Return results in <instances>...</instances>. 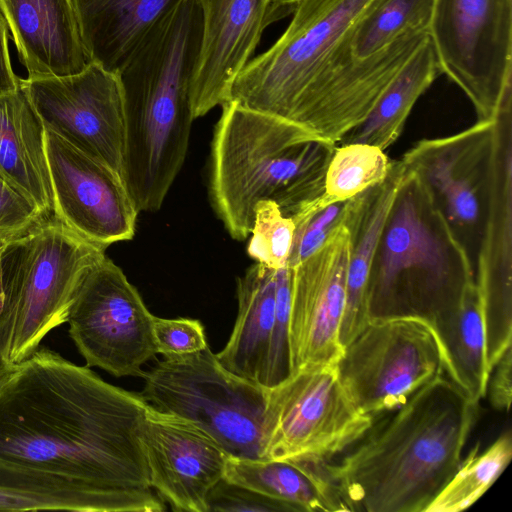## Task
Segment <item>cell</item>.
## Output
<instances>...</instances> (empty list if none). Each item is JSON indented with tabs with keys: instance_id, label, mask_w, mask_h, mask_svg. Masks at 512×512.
<instances>
[{
	"instance_id": "9c48e42d",
	"label": "cell",
	"mask_w": 512,
	"mask_h": 512,
	"mask_svg": "<svg viewBox=\"0 0 512 512\" xmlns=\"http://www.w3.org/2000/svg\"><path fill=\"white\" fill-rule=\"evenodd\" d=\"M374 419L355 405L337 364H310L270 389L266 460L321 463L347 451Z\"/></svg>"
},
{
	"instance_id": "4fadbf2b",
	"label": "cell",
	"mask_w": 512,
	"mask_h": 512,
	"mask_svg": "<svg viewBox=\"0 0 512 512\" xmlns=\"http://www.w3.org/2000/svg\"><path fill=\"white\" fill-rule=\"evenodd\" d=\"M20 85L46 129L123 177L126 119L119 73L89 62L77 74L21 79Z\"/></svg>"
},
{
	"instance_id": "7c38bea8",
	"label": "cell",
	"mask_w": 512,
	"mask_h": 512,
	"mask_svg": "<svg viewBox=\"0 0 512 512\" xmlns=\"http://www.w3.org/2000/svg\"><path fill=\"white\" fill-rule=\"evenodd\" d=\"M153 318L138 290L106 255L81 280L66 323L87 367L138 376L157 354Z\"/></svg>"
},
{
	"instance_id": "9a60e30c",
	"label": "cell",
	"mask_w": 512,
	"mask_h": 512,
	"mask_svg": "<svg viewBox=\"0 0 512 512\" xmlns=\"http://www.w3.org/2000/svg\"><path fill=\"white\" fill-rule=\"evenodd\" d=\"M352 247L349 200L324 243L291 268L292 373L310 364H337L344 348L340 325Z\"/></svg>"
},
{
	"instance_id": "7a4b0ae2",
	"label": "cell",
	"mask_w": 512,
	"mask_h": 512,
	"mask_svg": "<svg viewBox=\"0 0 512 512\" xmlns=\"http://www.w3.org/2000/svg\"><path fill=\"white\" fill-rule=\"evenodd\" d=\"M478 406L443 375L321 464L348 511L425 512L460 465Z\"/></svg>"
},
{
	"instance_id": "8fae6325",
	"label": "cell",
	"mask_w": 512,
	"mask_h": 512,
	"mask_svg": "<svg viewBox=\"0 0 512 512\" xmlns=\"http://www.w3.org/2000/svg\"><path fill=\"white\" fill-rule=\"evenodd\" d=\"M337 368L355 405L373 419L400 408L445 375L434 330L411 317L371 319L344 347Z\"/></svg>"
},
{
	"instance_id": "d590c367",
	"label": "cell",
	"mask_w": 512,
	"mask_h": 512,
	"mask_svg": "<svg viewBox=\"0 0 512 512\" xmlns=\"http://www.w3.org/2000/svg\"><path fill=\"white\" fill-rule=\"evenodd\" d=\"M512 351L509 347L490 371L486 395L492 407L498 411L508 412L512 395Z\"/></svg>"
},
{
	"instance_id": "f35d334b",
	"label": "cell",
	"mask_w": 512,
	"mask_h": 512,
	"mask_svg": "<svg viewBox=\"0 0 512 512\" xmlns=\"http://www.w3.org/2000/svg\"><path fill=\"white\" fill-rule=\"evenodd\" d=\"M1 246V245H0ZM2 301V288H1V269H0V305ZM15 366L10 365L5 361L1 352H0V386L6 381V379L10 376Z\"/></svg>"
},
{
	"instance_id": "30bf717a",
	"label": "cell",
	"mask_w": 512,
	"mask_h": 512,
	"mask_svg": "<svg viewBox=\"0 0 512 512\" xmlns=\"http://www.w3.org/2000/svg\"><path fill=\"white\" fill-rule=\"evenodd\" d=\"M428 36L478 120L495 118L512 98V0H434Z\"/></svg>"
},
{
	"instance_id": "836d02e7",
	"label": "cell",
	"mask_w": 512,
	"mask_h": 512,
	"mask_svg": "<svg viewBox=\"0 0 512 512\" xmlns=\"http://www.w3.org/2000/svg\"><path fill=\"white\" fill-rule=\"evenodd\" d=\"M46 220L38 207L0 174V245Z\"/></svg>"
},
{
	"instance_id": "4316f807",
	"label": "cell",
	"mask_w": 512,
	"mask_h": 512,
	"mask_svg": "<svg viewBox=\"0 0 512 512\" xmlns=\"http://www.w3.org/2000/svg\"><path fill=\"white\" fill-rule=\"evenodd\" d=\"M441 74L428 37L381 96L369 116L346 135L342 143H366L387 149L401 135L406 120L420 96Z\"/></svg>"
},
{
	"instance_id": "ac0fdd59",
	"label": "cell",
	"mask_w": 512,
	"mask_h": 512,
	"mask_svg": "<svg viewBox=\"0 0 512 512\" xmlns=\"http://www.w3.org/2000/svg\"><path fill=\"white\" fill-rule=\"evenodd\" d=\"M141 443L152 488L174 511L208 512L207 498L224 478L228 454L206 432L148 404Z\"/></svg>"
},
{
	"instance_id": "44dd1931",
	"label": "cell",
	"mask_w": 512,
	"mask_h": 512,
	"mask_svg": "<svg viewBox=\"0 0 512 512\" xmlns=\"http://www.w3.org/2000/svg\"><path fill=\"white\" fill-rule=\"evenodd\" d=\"M403 160H393L384 181L349 199L352 247L346 279L340 342L347 346L369 323L368 283L382 230L407 176Z\"/></svg>"
},
{
	"instance_id": "5bb4252c",
	"label": "cell",
	"mask_w": 512,
	"mask_h": 512,
	"mask_svg": "<svg viewBox=\"0 0 512 512\" xmlns=\"http://www.w3.org/2000/svg\"><path fill=\"white\" fill-rule=\"evenodd\" d=\"M495 124L496 117L478 120L460 133L421 140L402 158L470 256L471 248L479 250L487 216Z\"/></svg>"
},
{
	"instance_id": "f546056e",
	"label": "cell",
	"mask_w": 512,
	"mask_h": 512,
	"mask_svg": "<svg viewBox=\"0 0 512 512\" xmlns=\"http://www.w3.org/2000/svg\"><path fill=\"white\" fill-rule=\"evenodd\" d=\"M392 164L393 160L377 146L357 142L336 145L325 173L319 205L326 208L347 201L380 184Z\"/></svg>"
},
{
	"instance_id": "cb8c5ba5",
	"label": "cell",
	"mask_w": 512,
	"mask_h": 512,
	"mask_svg": "<svg viewBox=\"0 0 512 512\" xmlns=\"http://www.w3.org/2000/svg\"><path fill=\"white\" fill-rule=\"evenodd\" d=\"M275 269L255 263L237 279L238 314L220 364L264 387L265 369L275 318Z\"/></svg>"
},
{
	"instance_id": "d6986e66",
	"label": "cell",
	"mask_w": 512,
	"mask_h": 512,
	"mask_svg": "<svg viewBox=\"0 0 512 512\" xmlns=\"http://www.w3.org/2000/svg\"><path fill=\"white\" fill-rule=\"evenodd\" d=\"M28 78L64 77L86 68V53L73 0H0Z\"/></svg>"
},
{
	"instance_id": "83f0119b",
	"label": "cell",
	"mask_w": 512,
	"mask_h": 512,
	"mask_svg": "<svg viewBox=\"0 0 512 512\" xmlns=\"http://www.w3.org/2000/svg\"><path fill=\"white\" fill-rule=\"evenodd\" d=\"M433 2L434 0H374L343 37L323 79L333 68L351 59L368 57L409 32L428 30Z\"/></svg>"
},
{
	"instance_id": "8992f818",
	"label": "cell",
	"mask_w": 512,
	"mask_h": 512,
	"mask_svg": "<svg viewBox=\"0 0 512 512\" xmlns=\"http://www.w3.org/2000/svg\"><path fill=\"white\" fill-rule=\"evenodd\" d=\"M105 251L56 217L0 246V352L6 362L24 361L66 323L81 280Z\"/></svg>"
},
{
	"instance_id": "52a82bcc",
	"label": "cell",
	"mask_w": 512,
	"mask_h": 512,
	"mask_svg": "<svg viewBox=\"0 0 512 512\" xmlns=\"http://www.w3.org/2000/svg\"><path fill=\"white\" fill-rule=\"evenodd\" d=\"M374 0H292L291 20L235 79L229 101L309 132L317 89L343 37Z\"/></svg>"
},
{
	"instance_id": "277c9868",
	"label": "cell",
	"mask_w": 512,
	"mask_h": 512,
	"mask_svg": "<svg viewBox=\"0 0 512 512\" xmlns=\"http://www.w3.org/2000/svg\"><path fill=\"white\" fill-rule=\"evenodd\" d=\"M210 153L212 207L235 240L250 235L255 207L275 202L292 217L323 194L336 145L235 101L223 104Z\"/></svg>"
},
{
	"instance_id": "ba28073f",
	"label": "cell",
	"mask_w": 512,
	"mask_h": 512,
	"mask_svg": "<svg viewBox=\"0 0 512 512\" xmlns=\"http://www.w3.org/2000/svg\"><path fill=\"white\" fill-rule=\"evenodd\" d=\"M142 378L152 407L190 421L230 457L266 460L270 389L225 369L209 346L158 361Z\"/></svg>"
},
{
	"instance_id": "603a6c76",
	"label": "cell",
	"mask_w": 512,
	"mask_h": 512,
	"mask_svg": "<svg viewBox=\"0 0 512 512\" xmlns=\"http://www.w3.org/2000/svg\"><path fill=\"white\" fill-rule=\"evenodd\" d=\"M44 131L21 85L14 91L0 93V174L49 219L54 217V200Z\"/></svg>"
},
{
	"instance_id": "d4e9b609",
	"label": "cell",
	"mask_w": 512,
	"mask_h": 512,
	"mask_svg": "<svg viewBox=\"0 0 512 512\" xmlns=\"http://www.w3.org/2000/svg\"><path fill=\"white\" fill-rule=\"evenodd\" d=\"M224 479L287 503L298 512L348 511L321 463L228 456Z\"/></svg>"
},
{
	"instance_id": "484cf974",
	"label": "cell",
	"mask_w": 512,
	"mask_h": 512,
	"mask_svg": "<svg viewBox=\"0 0 512 512\" xmlns=\"http://www.w3.org/2000/svg\"><path fill=\"white\" fill-rule=\"evenodd\" d=\"M439 341L445 375L471 400L486 396L489 370L480 293L473 282L459 308L434 330Z\"/></svg>"
},
{
	"instance_id": "5b68a950",
	"label": "cell",
	"mask_w": 512,
	"mask_h": 512,
	"mask_svg": "<svg viewBox=\"0 0 512 512\" xmlns=\"http://www.w3.org/2000/svg\"><path fill=\"white\" fill-rule=\"evenodd\" d=\"M473 282L472 257L428 186L408 167L373 257L370 320L411 317L435 330L459 308Z\"/></svg>"
},
{
	"instance_id": "1f68e13d",
	"label": "cell",
	"mask_w": 512,
	"mask_h": 512,
	"mask_svg": "<svg viewBox=\"0 0 512 512\" xmlns=\"http://www.w3.org/2000/svg\"><path fill=\"white\" fill-rule=\"evenodd\" d=\"M275 318L268 350L264 387L272 389L292 374L290 356V309L292 273L289 266L275 270Z\"/></svg>"
},
{
	"instance_id": "f1b7e54d",
	"label": "cell",
	"mask_w": 512,
	"mask_h": 512,
	"mask_svg": "<svg viewBox=\"0 0 512 512\" xmlns=\"http://www.w3.org/2000/svg\"><path fill=\"white\" fill-rule=\"evenodd\" d=\"M512 457L510 429L480 452L476 445L425 512H459L473 505L499 478Z\"/></svg>"
},
{
	"instance_id": "8d00e7d4",
	"label": "cell",
	"mask_w": 512,
	"mask_h": 512,
	"mask_svg": "<svg viewBox=\"0 0 512 512\" xmlns=\"http://www.w3.org/2000/svg\"><path fill=\"white\" fill-rule=\"evenodd\" d=\"M20 86V78L14 73L9 49H8V26L0 13V93L16 90Z\"/></svg>"
},
{
	"instance_id": "e575fe53",
	"label": "cell",
	"mask_w": 512,
	"mask_h": 512,
	"mask_svg": "<svg viewBox=\"0 0 512 512\" xmlns=\"http://www.w3.org/2000/svg\"><path fill=\"white\" fill-rule=\"evenodd\" d=\"M207 510L212 511H257L291 512L295 509L287 503L272 499L261 493L222 478L211 489L207 498Z\"/></svg>"
},
{
	"instance_id": "4dcf8cb0",
	"label": "cell",
	"mask_w": 512,
	"mask_h": 512,
	"mask_svg": "<svg viewBox=\"0 0 512 512\" xmlns=\"http://www.w3.org/2000/svg\"><path fill=\"white\" fill-rule=\"evenodd\" d=\"M295 223L273 201H261L255 207L254 222L247 246L248 255L272 269L288 266Z\"/></svg>"
},
{
	"instance_id": "e0dca14e",
	"label": "cell",
	"mask_w": 512,
	"mask_h": 512,
	"mask_svg": "<svg viewBox=\"0 0 512 512\" xmlns=\"http://www.w3.org/2000/svg\"><path fill=\"white\" fill-rule=\"evenodd\" d=\"M201 38L190 84L194 119L229 101L231 87L272 23L291 15L292 0H197Z\"/></svg>"
},
{
	"instance_id": "2e32d148",
	"label": "cell",
	"mask_w": 512,
	"mask_h": 512,
	"mask_svg": "<svg viewBox=\"0 0 512 512\" xmlns=\"http://www.w3.org/2000/svg\"><path fill=\"white\" fill-rule=\"evenodd\" d=\"M54 217L104 247L133 238L139 211L123 177L45 128Z\"/></svg>"
},
{
	"instance_id": "d6a6232c",
	"label": "cell",
	"mask_w": 512,
	"mask_h": 512,
	"mask_svg": "<svg viewBox=\"0 0 512 512\" xmlns=\"http://www.w3.org/2000/svg\"><path fill=\"white\" fill-rule=\"evenodd\" d=\"M153 335L157 353L165 359L192 355L208 346L200 321L190 318H153Z\"/></svg>"
},
{
	"instance_id": "3957f363",
	"label": "cell",
	"mask_w": 512,
	"mask_h": 512,
	"mask_svg": "<svg viewBox=\"0 0 512 512\" xmlns=\"http://www.w3.org/2000/svg\"><path fill=\"white\" fill-rule=\"evenodd\" d=\"M200 38L199 4L183 0L119 71L126 119L123 178L139 212L161 208L184 164Z\"/></svg>"
},
{
	"instance_id": "ffe728a7",
	"label": "cell",
	"mask_w": 512,
	"mask_h": 512,
	"mask_svg": "<svg viewBox=\"0 0 512 512\" xmlns=\"http://www.w3.org/2000/svg\"><path fill=\"white\" fill-rule=\"evenodd\" d=\"M511 135L495 137L488 195L487 216L475 261L483 318L493 328L512 321L511 302Z\"/></svg>"
},
{
	"instance_id": "6da1fadb",
	"label": "cell",
	"mask_w": 512,
	"mask_h": 512,
	"mask_svg": "<svg viewBox=\"0 0 512 512\" xmlns=\"http://www.w3.org/2000/svg\"><path fill=\"white\" fill-rule=\"evenodd\" d=\"M147 406L39 346L0 386V488L49 510L164 511L141 443Z\"/></svg>"
},
{
	"instance_id": "74e56055",
	"label": "cell",
	"mask_w": 512,
	"mask_h": 512,
	"mask_svg": "<svg viewBox=\"0 0 512 512\" xmlns=\"http://www.w3.org/2000/svg\"><path fill=\"white\" fill-rule=\"evenodd\" d=\"M49 510L43 502L18 492L0 488V511Z\"/></svg>"
},
{
	"instance_id": "7402d4cb",
	"label": "cell",
	"mask_w": 512,
	"mask_h": 512,
	"mask_svg": "<svg viewBox=\"0 0 512 512\" xmlns=\"http://www.w3.org/2000/svg\"><path fill=\"white\" fill-rule=\"evenodd\" d=\"M90 62L119 73L183 0H73Z\"/></svg>"
}]
</instances>
